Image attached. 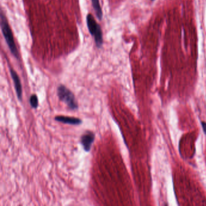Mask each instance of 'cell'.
Wrapping results in <instances>:
<instances>
[{
  "mask_svg": "<svg viewBox=\"0 0 206 206\" xmlns=\"http://www.w3.org/2000/svg\"><path fill=\"white\" fill-rule=\"evenodd\" d=\"M1 28L3 36L12 54L17 59H19V58H20V54H19L18 49L14 41L13 33L3 11H1Z\"/></svg>",
  "mask_w": 206,
  "mask_h": 206,
  "instance_id": "6da1fadb",
  "label": "cell"
},
{
  "mask_svg": "<svg viewBox=\"0 0 206 206\" xmlns=\"http://www.w3.org/2000/svg\"><path fill=\"white\" fill-rule=\"evenodd\" d=\"M87 23L90 33L95 37L96 46L100 48L103 44V35L100 26L91 14H88L87 16Z\"/></svg>",
  "mask_w": 206,
  "mask_h": 206,
  "instance_id": "7a4b0ae2",
  "label": "cell"
},
{
  "mask_svg": "<svg viewBox=\"0 0 206 206\" xmlns=\"http://www.w3.org/2000/svg\"><path fill=\"white\" fill-rule=\"evenodd\" d=\"M58 96L59 99L63 102L70 109L76 110L78 108V103L73 93L65 86L61 85L58 87Z\"/></svg>",
  "mask_w": 206,
  "mask_h": 206,
  "instance_id": "3957f363",
  "label": "cell"
},
{
  "mask_svg": "<svg viewBox=\"0 0 206 206\" xmlns=\"http://www.w3.org/2000/svg\"><path fill=\"white\" fill-rule=\"evenodd\" d=\"M95 135L91 131H87V132L82 135L81 137V144L83 146V149L86 152H89L92 144L95 140Z\"/></svg>",
  "mask_w": 206,
  "mask_h": 206,
  "instance_id": "277c9868",
  "label": "cell"
},
{
  "mask_svg": "<svg viewBox=\"0 0 206 206\" xmlns=\"http://www.w3.org/2000/svg\"><path fill=\"white\" fill-rule=\"evenodd\" d=\"M10 72H11L12 78L13 82H14L15 88V90H16V92L17 94L18 97L20 100H22L23 91H22V86H21V83L20 78H19L18 75L17 74L16 71L15 70H13L12 68H11Z\"/></svg>",
  "mask_w": 206,
  "mask_h": 206,
  "instance_id": "5b68a950",
  "label": "cell"
},
{
  "mask_svg": "<svg viewBox=\"0 0 206 206\" xmlns=\"http://www.w3.org/2000/svg\"><path fill=\"white\" fill-rule=\"evenodd\" d=\"M54 119L56 121H59V122L70 124V125H79L82 123V120H80L79 118H76V117L58 116L55 117Z\"/></svg>",
  "mask_w": 206,
  "mask_h": 206,
  "instance_id": "8992f818",
  "label": "cell"
},
{
  "mask_svg": "<svg viewBox=\"0 0 206 206\" xmlns=\"http://www.w3.org/2000/svg\"><path fill=\"white\" fill-rule=\"evenodd\" d=\"M91 3L92 4V7L94 9H95V11L97 18L99 20H102L103 17V12L100 5L99 0H91Z\"/></svg>",
  "mask_w": 206,
  "mask_h": 206,
  "instance_id": "52a82bcc",
  "label": "cell"
},
{
  "mask_svg": "<svg viewBox=\"0 0 206 206\" xmlns=\"http://www.w3.org/2000/svg\"><path fill=\"white\" fill-rule=\"evenodd\" d=\"M30 104L33 108H37L38 107V99L35 95H33L30 97Z\"/></svg>",
  "mask_w": 206,
  "mask_h": 206,
  "instance_id": "ba28073f",
  "label": "cell"
},
{
  "mask_svg": "<svg viewBox=\"0 0 206 206\" xmlns=\"http://www.w3.org/2000/svg\"><path fill=\"white\" fill-rule=\"evenodd\" d=\"M202 128H203L204 133L206 134V123L202 122Z\"/></svg>",
  "mask_w": 206,
  "mask_h": 206,
  "instance_id": "9c48e42d",
  "label": "cell"
}]
</instances>
